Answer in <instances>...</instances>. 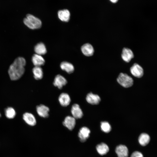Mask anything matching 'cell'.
I'll list each match as a JSON object with an SVG mask.
<instances>
[{
  "mask_svg": "<svg viewBox=\"0 0 157 157\" xmlns=\"http://www.w3.org/2000/svg\"><path fill=\"white\" fill-rule=\"evenodd\" d=\"M26 64V60L22 57H18L15 60L10 66L8 70L11 80H17L22 76L25 72Z\"/></svg>",
  "mask_w": 157,
  "mask_h": 157,
  "instance_id": "obj_1",
  "label": "cell"
},
{
  "mask_svg": "<svg viewBox=\"0 0 157 157\" xmlns=\"http://www.w3.org/2000/svg\"><path fill=\"white\" fill-rule=\"evenodd\" d=\"M23 22L27 27L33 30L40 28L42 25L40 19L30 14L26 15L23 20Z\"/></svg>",
  "mask_w": 157,
  "mask_h": 157,
  "instance_id": "obj_2",
  "label": "cell"
},
{
  "mask_svg": "<svg viewBox=\"0 0 157 157\" xmlns=\"http://www.w3.org/2000/svg\"><path fill=\"white\" fill-rule=\"evenodd\" d=\"M117 81L123 87L127 88L131 86L133 83V80L126 74L120 73L118 76Z\"/></svg>",
  "mask_w": 157,
  "mask_h": 157,
  "instance_id": "obj_3",
  "label": "cell"
},
{
  "mask_svg": "<svg viewBox=\"0 0 157 157\" xmlns=\"http://www.w3.org/2000/svg\"><path fill=\"white\" fill-rule=\"evenodd\" d=\"M130 70L131 74L136 77L140 78L143 76V69L137 63H134L130 68Z\"/></svg>",
  "mask_w": 157,
  "mask_h": 157,
  "instance_id": "obj_4",
  "label": "cell"
},
{
  "mask_svg": "<svg viewBox=\"0 0 157 157\" xmlns=\"http://www.w3.org/2000/svg\"><path fill=\"white\" fill-rule=\"evenodd\" d=\"M115 152L118 157H128L129 150L125 145L119 144L115 149Z\"/></svg>",
  "mask_w": 157,
  "mask_h": 157,
  "instance_id": "obj_5",
  "label": "cell"
},
{
  "mask_svg": "<svg viewBox=\"0 0 157 157\" xmlns=\"http://www.w3.org/2000/svg\"><path fill=\"white\" fill-rule=\"evenodd\" d=\"M71 113L72 116L75 119L81 118L83 115V111L77 104H75L72 106L71 109Z\"/></svg>",
  "mask_w": 157,
  "mask_h": 157,
  "instance_id": "obj_6",
  "label": "cell"
},
{
  "mask_svg": "<svg viewBox=\"0 0 157 157\" xmlns=\"http://www.w3.org/2000/svg\"><path fill=\"white\" fill-rule=\"evenodd\" d=\"M90 130L86 127L81 128L78 133V137L80 141L82 142H85L90 136Z\"/></svg>",
  "mask_w": 157,
  "mask_h": 157,
  "instance_id": "obj_7",
  "label": "cell"
},
{
  "mask_svg": "<svg viewBox=\"0 0 157 157\" xmlns=\"http://www.w3.org/2000/svg\"><path fill=\"white\" fill-rule=\"evenodd\" d=\"M67 83V80L65 78L60 74H58L55 76L53 84L59 89H61Z\"/></svg>",
  "mask_w": 157,
  "mask_h": 157,
  "instance_id": "obj_8",
  "label": "cell"
},
{
  "mask_svg": "<svg viewBox=\"0 0 157 157\" xmlns=\"http://www.w3.org/2000/svg\"><path fill=\"white\" fill-rule=\"evenodd\" d=\"M36 111L40 117L43 118H47L49 116V108L46 106L40 104L36 107Z\"/></svg>",
  "mask_w": 157,
  "mask_h": 157,
  "instance_id": "obj_9",
  "label": "cell"
},
{
  "mask_svg": "<svg viewBox=\"0 0 157 157\" xmlns=\"http://www.w3.org/2000/svg\"><path fill=\"white\" fill-rule=\"evenodd\" d=\"M63 123L68 129L72 130L76 125V119L72 116H68L65 117Z\"/></svg>",
  "mask_w": 157,
  "mask_h": 157,
  "instance_id": "obj_10",
  "label": "cell"
},
{
  "mask_svg": "<svg viewBox=\"0 0 157 157\" xmlns=\"http://www.w3.org/2000/svg\"><path fill=\"white\" fill-rule=\"evenodd\" d=\"M23 118L26 123L30 126H34L36 123L35 117L31 113L26 112L24 113L23 115Z\"/></svg>",
  "mask_w": 157,
  "mask_h": 157,
  "instance_id": "obj_11",
  "label": "cell"
},
{
  "mask_svg": "<svg viewBox=\"0 0 157 157\" xmlns=\"http://www.w3.org/2000/svg\"><path fill=\"white\" fill-rule=\"evenodd\" d=\"M121 56L124 61L128 63L134 57V54L131 49L124 48L122 50Z\"/></svg>",
  "mask_w": 157,
  "mask_h": 157,
  "instance_id": "obj_12",
  "label": "cell"
},
{
  "mask_svg": "<svg viewBox=\"0 0 157 157\" xmlns=\"http://www.w3.org/2000/svg\"><path fill=\"white\" fill-rule=\"evenodd\" d=\"M86 99L88 103L92 105L98 104L101 101V99L98 95L92 92L89 93L87 94Z\"/></svg>",
  "mask_w": 157,
  "mask_h": 157,
  "instance_id": "obj_13",
  "label": "cell"
},
{
  "mask_svg": "<svg viewBox=\"0 0 157 157\" xmlns=\"http://www.w3.org/2000/svg\"><path fill=\"white\" fill-rule=\"evenodd\" d=\"M82 53L85 56H90L93 55L94 50L93 46L89 43L84 44L81 47Z\"/></svg>",
  "mask_w": 157,
  "mask_h": 157,
  "instance_id": "obj_14",
  "label": "cell"
},
{
  "mask_svg": "<svg viewBox=\"0 0 157 157\" xmlns=\"http://www.w3.org/2000/svg\"><path fill=\"white\" fill-rule=\"evenodd\" d=\"M58 101L62 106L66 107L69 105L71 102V99L69 94L66 93H63L59 95Z\"/></svg>",
  "mask_w": 157,
  "mask_h": 157,
  "instance_id": "obj_15",
  "label": "cell"
},
{
  "mask_svg": "<svg viewBox=\"0 0 157 157\" xmlns=\"http://www.w3.org/2000/svg\"><path fill=\"white\" fill-rule=\"evenodd\" d=\"M58 17L61 21L67 22L69 20L70 14L69 11L67 9L59 10L58 13Z\"/></svg>",
  "mask_w": 157,
  "mask_h": 157,
  "instance_id": "obj_16",
  "label": "cell"
},
{
  "mask_svg": "<svg viewBox=\"0 0 157 157\" xmlns=\"http://www.w3.org/2000/svg\"><path fill=\"white\" fill-rule=\"evenodd\" d=\"M32 61L35 66L41 67L44 65L45 63V61L42 57L36 54L32 56Z\"/></svg>",
  "mask_w": 157,
  "mask_h": 157,
  "instance_id": "obj_17",
  "label": "cell"
},
{
  "mask_svg": "<svg viewBox=\"0 0 157 157\" xmlns=\"http://www.w3.org/2000/svg\"><path fill=\"white\" fill-rule=\"evenodd\" d=\"M96 149L98 154L102 156L106 154L109 150L108 145L104 142L97 144L96 146Z\"/></svg>",
  "mask_w": 157,
  "mask_h": 157,
  "instance_id": "obj_18",
  "label": "cell"
},
{
  "mask_svg": "<svg viewBox=\"0 0 157 157\" xmlns=\"http://www.w3.org/2000/svg\"><path fill=\"white\" fill-rule=\"evenodd\" d=\"M150 140L149 135L147 133H141L138 138V141L139 144L142 146L147 145Z\"/></svg>",
  "mask_w": 157,
  "mask_h": 157,
  "instance_id": "obj_19",
  "label": "cell"
},
{
  "mask_svg": "<svg viewBox=\"0 0 157 157\" xmlns=\"http://www.w3.org/2000/svg\"><path fill=\"white\" fill-rule=\"evenodd\" d=\"M61 69L68 74L73 73L74 70V67L71 63L67 61H63L60 64Z\"/></svg>",
  "mask_w": 157,
  "mask_h": 157,
  "instance_id": "obj_20",
  "label": "cell"
},
{
  "mask_svg": "<svg viewBox=\"0 0 157 157\" xmlns=\"http://www.w3.org/2000/svg\"><path fill=\"white\" fill-rule=\"evenodd\" d=\"M34 50L36 54L41 56L45 54L47 52L45 45L41 42L38 43L35 46Z\"/></svg>",
  "mask_w": 157,
  "mask_h": 157,
  "instance_id": "obj_21",
  "label": "cell"
},
{
  "mask_svg": "<svg viewBox=\"0 0 157 157\" xmlns=\"http://www.w3.org/2000/svg\"><path fill=\"white\" fill-rule=\"evenodd\" d=\"M34 78L37 80L41 79L43 76V73L41 67L35 66L32 69Z\"/></svg>",
  "mask_w": 157,
  "mask_h": 157,
  "instance_id": "obj_22",
  "label": "cell"
},
{
  "mask_svg": "<svg viewBox=\"0 0 157 157\" xmlns=\"http://www.w3.org/2000/svg\"><path fill=\"white\" fill-rule=\"evenodd\" d=\"M5 113L6 117L9 119L13 118L16 115L15 110L11 107L6 108L5 110Z\"/></svg>",
  "mask_w": 157,
  "mask_h": 157,
  "instance_id": "obj_23",
  "label": "cell"
},
{
  "mask_svg": "<svg viewBox=\"0 0 157 157\" xmlns=\"http://www.w3.org/2000/svg\"><path fill=\"white\" fill-rule=\"evenodd\" d=\"M100 126L102 131L105 133L109 132L111 129V126L107 122H101Z\"/></svg>",
  "mask_w": 157,
  "mask_h": 157,
  "instance_id": "obj_24",
  "label": "cell"
},
{
  "mask_svg": "<svg viewBox=\"0 0 157 157\" xmlns=\"http://www.w3.org/2000/svg\"><path fill=\"white\" fill-rule=\"evenodd\" d=\"M130 157H144L141 152L138 151H135L131 155Z\"/></svg>",
  "mask_w": 157,
  "mask_h": 157,
  "instance_id": "obj_25",
  "label": "cell"
},
{
  "mask_svg": "<svg viewBox=\"0 0 157 157\" xmlns=\"http://www.w3.org/2000/svg\"><path fill=\"white\" fill-rule=\"evenodd\" d=\"M111 2L115 3L117 2L118 0H109Z\"/></svg>",
  "mask_w": 157,
  "mask_h": 157,
  "instance_id": "obj_26",
  "label": "cell"
},
{
  "mask_svg": "<svg viewBox=\"0 0 157 157\" xmlns=\"http://www.w3.org/2000/svg\"><path fill=\"white\" fill-rule=\"evenodd\" d=\"M1 116V114L0 113V117Z\"/></svg>",
  "mask_w": 157,
  "mask_h": 157,
  "instance_id": "obj_27",
  "label": "cell"
}]
</instances>
